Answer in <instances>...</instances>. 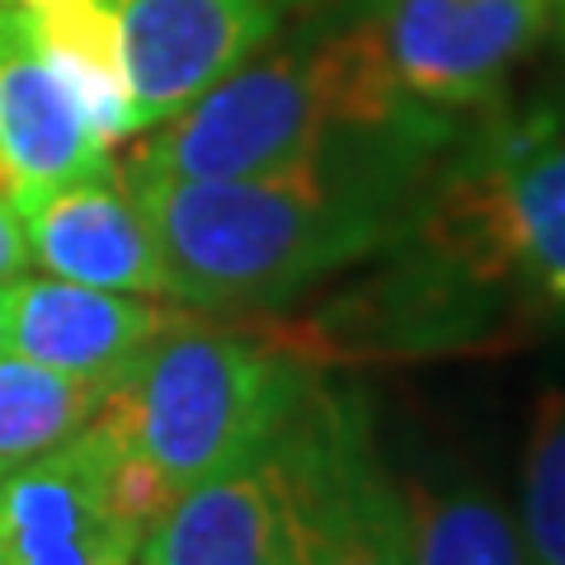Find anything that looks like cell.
I'll return each mask as SVG.
<instances>
[{"instance_id": "obj_15", "label": "cell", "mask_w": 565, "mask_h": 565, "mask_svg": "<svg viewBox=\"0 0 565 565\" xmlns=\"http://www.w3.org/2000/svg\"><path fill=\"white\" fill-rule=\"evenodd\" d=\"M519 537L527 565H565V386L542 392L527 419Z\"/></svg>"}, {"instance_id": "obj_18", "label": "cell", "mask_w": 565, "mask_h": 565, "mask_svg": "<svg viewBox=\"0 0 565 565\" xmlns=\"http://www.w3.org/2000/svg\"><path fill=\"white\" fill-rule=\"evenodd\" d=\"M0 203H10V174H6V161H0Z\"/></svg>"}, {"instance_id": "obj_13", "label": "cell", "mask_w": 565, "mask_h": 565, "mask_svg": "<svg viewBox=\"0 0 565 565\" xmlns=\"http://www.w3.org/2000/svg\"><path fill=\"white\" fill-rule=\"evenodd\" d=\"M411 565H527L519 523L476 481H401Z\"/></svg>"}, {"instance_id": "obj_10", "label": "cell", "mask_w": 565, "mask_h": 565, "mask_svg": "<svg viewBox=\"0 0 565 565\" xmlns=\"http://www.w3.org/2000/svg\"><path fill=\"white\" fill-rule=\"evenodd\" d=\"M174 321H184V311L161 307V297L104 292L66 278H14L6 349L52 373L114 386Z\"/></svg>"}, {"instance_id": "obj_14", "label": "cell", "mask_w": 565, "mask_h": 565, "mask_svg": "<svg viewBox=\"0 0 565 565\" xmlns=\"http://www.w3.org/2000/svg\"><path fill=\"white\" fill-rule=\"evenodd\" d=\"M104 386L0 353V476L66 448L99 411Z\"/></svg>"}, {"instance_id": "obj_20", "label": "cell", "mask_w": 565, "mask_h": 565, "mask_svg": "<svg viewBox=\"0 0 565 565\" xmlns=\"http://www.w3.org/2000/svg\"><path fill=\"white\" fill-rule=\"evenodd\" d=\"M0 565H6V556H0Z\"/></svg>"}, {"instance_id": "obj_2", "label": "cell", "mask_w": 565, "mask_h": 565, "mask_svg": "<svg viewBox=\"0 0 565 565\" xmlns=\"http://www.w3.org/2000/svg\"><path fill=\"white\" fill-rule=\"evenodd\" d=\"M452 141H373L241 180H184L132 161L118 170L156 236L170 302L259 311L386 250Z\"/></svg>"}, {"instance_id": "obj_5", "label": "cell", "mask_w": 565, "mask_h": 565, "mask_svg": "<svg viewBox=\"0 0 565 565\" xmlns=\"http://www.w3.org/2000/svg\"><path fill=\"white\" fill-rule=\"evenodd\" d=\"M382 81L438 118L504 104L514 66L556 29V0H349Z\"/></svg>"}, {"instance_id": "obj_6", "label": "cell", "mask_w": 565, "mask_h": 565, "mask_svg": "<svg viewBox=\"0 0 565 565\" xmlns=\"http://www.w3.org/2000/svg\"><path fill=\"white\" fill-rule=\"evenodd\" d=\"M307 396L259 452L174 494L137 565H311L316 462Z\"/></svg>"}, {"instance_id": "obj_9", "label": "cell", "mask_w": 565, "mask_h": 565, "mask_svg": "<svg viewBox=\"0 0 565 565\" xmlns=\"http://www.w3.org/2000/svg\"><path fill=\"white\" fill-rule=\"evenodd\" d=\"M14 212L24 222L29 264H39L47 278L170 302L161 250L118 161L14 203Z\"/></svg>"}, {"instance_id": "obj_17", "label": "cell", "mask_w": 565, "mask_h": 565, "mask_svg": "<svg viewBox=\"0 0 565 565\" xmlns=\"http://www.w3.org/2000/svg\"><path fill=\"white\" fill-rule=\"evenodd\" d=\"M6 334H10V288H0V353H6Z\"/></svg>"}, {"instance_id": "obj_3", "label": "cell", "mask_w": 565, "mask_h": 565, "mask_svg": "<svg viewBox=\"0 0 565 565\" xmlns=\"http://www.w3.org/2000/svg\"><path fill=\"white\" fill-rule=\"evenodd\" d=\"M457 132L462 118L411 109L382 81L349 14H334L288 43H264L232 76L147 128L128 161L184 180H241L373 141H448Z\"/></svg>"}, {"instance_id": "obj_12", "label": "cell", "mask_w": 565, "mask_h": 565, "mask_svg": "<svg viewBox=\"0 0 565 565\" xmlns=\"http://www.w3.org/2000/svg\"><path fill=\"white\" fill-rule=\"evenodd\" d=\"M39 52L76 95L85 122L104 147H118L137 132L132 95L118 62V29L109 0H14Z\"/></svg>"}, {"instance_id": "obj_7", "label": "cell", "mask_w": 565, "mask_h": 565, "mask_svg": "<svg viewBox=\"0 0 565 565\" xmlns=\"http://www.w3.org/2000/svg\"><path fill=\"white\" fill-rule=\"evenodd\" d=\"M307 424L316 462L311 565H411L405 494L377 452L363 396L311 382Z\"/></svg>"}, {"instance_id": "obj_11", "label": "cell", "mask_w": 565, "mask_h": 565, "mask_svg": "<svg viewBox=\"0 0 565 565\" xmlns=\"http://www.w3.org/2000/svg\"><path fill=\"white\" fill-rule=\"evenodd\" d=\"M0 161L10 174V203H29L114 161L33 43L14 0H0Z\"/></svg>"}, {"instance_id": "obj_19", "label": "cell", "mask_w": 565, "mask_h": 565, "mask_svg": "<svg viewBox=\"0 0 565 565\" xmlns=\"http://www.w3.org/2000/svg\"><path fill=\"white\" fill-rule=\"evenodd\" d=\"M556 29L565 33V0H556Z\"/></svg>"}, {"instance_id": "obj_4", "label": "cell", "mask_w": 565, "mask_h": 565, "mask_svg": "<svg viewBox=\"0 0 565 565\" xmlns=\"http://www.w3.org/2000/svg\"><path fill=\"white\" fill-rule=\"evenodd\" d=\"M307 386L297 353L184 316L104 386L99 415L184 494L259 452L292 419Z\"/></svg>"}, {"instance_id": "obj_1", "label": "cell", "mask_w": 565, "mask_h": 565, "mask_svg": "<svg viewBox=\"0 0 565 565\" xmlns=\"http://www.w3.org/2000/svg\"><path fill=\"white\" fill-rule=\"evenodd\" d=\"M396 259L334 316L349 353H438L509 340L519 321L565 316V109L476 114L444 151Z\"/></svg>"}, {"instance_id": "obj_16", "label": "cell", "mask_w": 565, "mask_h": 565, "mask_svg": "<svg viewBox=\"0 0 565 565\" xmlns=\"http://www.w3.org/2000/svg\"><path fill=\"white\" fill-rule=\"evenodd\" d=\"M24 269H29L24 222H20V212H14V203H0V288L24 278Z\"/></svg>"}, {"instance_id": "obj_8", "label": "cell", "mask_w": 565, "mask_h": 565, "mask_svg": "<svg viewBox=\"0 0 565 565\" xmlns=\"http://www.w3.org/2000/svg\"><path fill=\"white\" fill-rule=\"evenodd\" d=\"M137 527L104 486L90 434L0 476V556L6 565H137Z\"/></svg>"}]
</instances>
